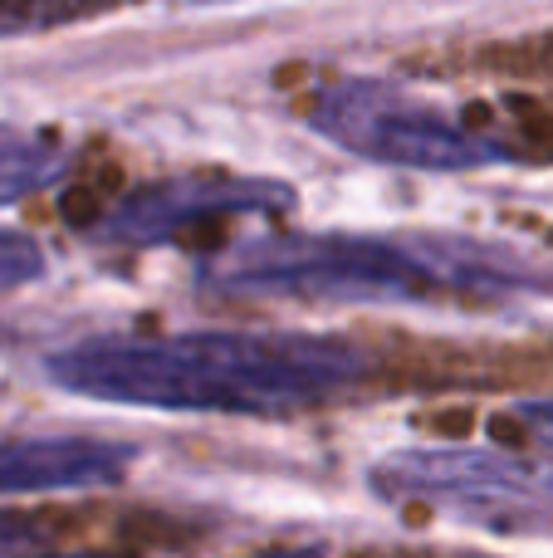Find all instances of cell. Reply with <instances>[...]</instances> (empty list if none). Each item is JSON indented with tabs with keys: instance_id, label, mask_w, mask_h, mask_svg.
<instances>
[{
	"instance_id": "5",
	"label": "cell",
	"mask_w": 553,
	"mask_h": 558,
	"mask_svg": "<svg viewBox=\"0 0 553 558\" xmlns=\"http://www.w3.org/2000/svg\"><path fill=\"white\" fill-rule=\"evenodd\" d=\"M290 206L294 192L284 182L231 177V172H182L118 196L94 221V235L113 245H167L225 221H245V216L290 211Z\"/></svg>"
},
{
	"instance_id": "6",
	"label": "cell",
	"mask_w": 553,
	"mask_h": 558,
	"mask_svg": "<svg viewBox=\"0 0 553 558\" xmlns=\"http://www.w3.org/2000/svg\"><path fill=\"white\" fill-rule=\"evenodd\" d=\"M133 456V446L98 436H10L0 441V500L108 490L127 475Z\"/></svg>"
},
{
	"instance_id": "4",
	"label": "cell",
	"mask_w": 553,
	"mask_h": 558,
	"mask_svg": "<svg viewBox=\"0 0 553 558\" xmlns=\"http://www.w3.org/2000/svg\"><path fill=\"white\" fill-rule=\"evenodd\" d=\"M368 490L392 510L509 530L553 514V461L505 446H402L368 465Z\"/></svg>"
},
{
	"instance_id": "2",
	"label": "cell",
	"mask_w": 553,
	"mask_h": 558,
	"mask_svg": "<svg viewBox=\"0 0 553 558\" xmlns=\"http://www.w3.org/2000/svg\"><path fill=\"white\" fill-rule=\"evenodd\" d=\"M201 284L241 299L314 304H509L544 294L553 279L529 260L456 235H250L211 260Z\"/></svg>"
},
{
	"instance_id": "3",
	"label": "cell",
	"mask_w": 553,
	"mask_h": 558,
	"mask_svg": "<svg viewBox=\"0 0 553 558\" xmlns=\"http://www.w3.org/2000/svg\"><path fill=\"white\" fill-rule=\"evenodd\" d=\"M304 123L323 143L362 157L378 167H402V172H480V167L515 162V143L486 133L476 123H460L446 108L388 84V78L348 74L319 84L309 94Z\"/></svg>"
},
{
	"instance_id": "10",
	"label": "cell",
	"mask_w": 553,
	"mask_h": 558,
	"mask_svg": "<svg viewBox=\"0 0 553 558\" xmlns=\"http://www.w3.org/2000/svg\"><path fill=\"white\" fill-rule=\"evenodd\" d=\"M505 422L553 456V397H525V402H515L505 412Z\"/></svg>"
},
{
	"instance_id": "1",
	"label": "cell",
	"mask_w": 553,
	"mask_h": 558,
	"mask_svg": "<svg viewBox=\"0 0 553 558\" xmlns=\"http://www.w3.org/2000/svg\"><path fill=\"white\" fill-rule=\"evenodd\" d=\"M45 377L88 402L182 416H284L333 402L372 377L353 338L299 328L94 333L45 357Z\"/></svg>"
},
{
	"instance_id": "11",
	"label": "cell",
	"mask_w": 553,
	"mask_h": 558,
	"mask_svg": "<svg viewBox=\"0 0 553 558\" xmlns=\"http://www.w3.org/2000/svg\"><path fill=\"white\" fill-rule=\"evenodd\" d=\"M54 530V520L45 514H29V510H0V549H29L35 539Z\"/></svg>"
},
{
	"instance_id": "7",
	"label": "cell",
	"mask_w": 553,
	"mask_h": 558,
	"mask_svg": "<svg viewBox=\"0 0 553 558\" xmlns=\"http://www.w3.org/2000/svg\"><path fill=\"white\" fill-rule=\"evenodd\" d=\"M74 172V153L35 128L0 123V206H20L29 196L59 186Z\"/></svg>"
},
{
	"instance_id": "9",
	"label": "cell",
	"mask_w": 553,
	"mask_h": 558,
	"mask_svg": "<svg viewBox=\"0 0 553 558\" xmlns=\"http://www.w3.org/2000/svg\"><path fill=\"white\" fill-rule=\"evenodd\" d=\"M103 10H84V5H0V39H25V35H45V29H64L78 20H94Z\"/></svg>"
},
{
	"instance_id": "8",
	"label": "cell",
	"mask_w": 553,
	"mask_h": 558,
	"mask_svg": "<svg viewBox=\"0 0 553 558\" xmlns=\"http://www.w3.org/2000/svg\"><path fill=\"white\" fill-rule=\"evenodd\" d=\"M45 270H49L45 245H39L35 235H25V231H10V226H0V294H10V289H25V284H39Z\"/></svg>"
},
{
	"instance_id": "12",
	"label": "cell",
	"mask_w": 553,
	"mask_h": 558,
	"mask_svg": "<svg viewBox=\"0 0 553 558\" xmlns=\"http://www.w3.org/2000/svg\"><path fill=\"white\" fill-rule=\"evenodd\" d=\"M245 558H323L319 544H290V549H260V554H245Z\"/></svg>"
},
{
	"instance_id": "13",
	"label": "cell",
	"mask_w": 553,
	"mask_h": 558,
	"mask_svg": "<svg viewBox=\"0 0 553 558\" xmlns=\"http://www.w3.org/2000/svg\"><path fill=\"white\" fill-rule=\"evenodd\" d=\"M0 558H118V554H88V549H69V554H0Z\"/></svg>"
}]
</instances>
